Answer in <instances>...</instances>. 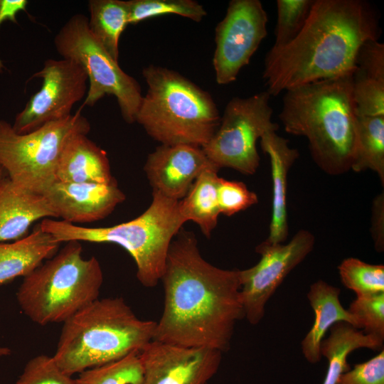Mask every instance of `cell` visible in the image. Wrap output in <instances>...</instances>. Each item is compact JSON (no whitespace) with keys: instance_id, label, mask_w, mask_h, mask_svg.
I'll use <instances>...</instances> for the list:
<instances>
[{"instance_id":"15","label":"cell","mask_w":384,"mask_h":384,"mask_svg":"<svg viewBox=\"0 0 384 384\" xmlns=\"http://www.w3.org/2000/svg\"><path fill=\"white\" fill-rule=\"evenodd\" d=\"M213 166H217L208 158L201 147L161 144L148 155L144 171L153 191L181 201L196 178Z\"/></svg>"},{"instance_id":"4","label":"cell","mask_w":384,"mask_h":384,"mask_svg":"<svg viewBox=\"0 0 384 384\" xmlns=\"http://www.w3.org/2000/svg\"><path fill=\"white\" fill-rule=\"evenodd\" d=\"M156 326L122 297L98 298L63 323L53 357L72 376L140 351L154 340Z\"/></svg>"},{"instance_id":"6","label":"cell","mask_w":384,"mask_h":384,"mask_svg":"<svg viewBox=\"0 0 384 384\" xmlns=\"http://www.w3.org/2000/svg\"><path fill=\"white\" fill-rule=\"evenodd\" d=\"M185 223L179 201L152 191V201L147 209L125 223L91 228L45 218L38 227L59 243L78 241L119 245L133 258L139 282L146 287H154L161 281L170 244Z\"/></svg>"},{"instance_id":"35","label":"cell","mask_w":384,"mask_h":384,"mask_svg":"<svg viewBox=\"0 0 384 384\" xmlns=\"http://www.w3.org/2000/svg\"><path fill=\"white\" fill-rule=\"evenodd\" d=\"M356 70L384 81V44L378 40H368L358 49L356 58Z\"/></svg>"},{"instance_id":"11","label":"cell","mask_w":384,"mask_h":384,"mask_svg":"<svg viewBox=\"0 0 384 384\" xmlns=\"http://www.w3.org/2000/svg\"><path fill=\"white\" fill-rule=\"evenodd\" d=\"M33 78H41L42 85L15 117L12 127L19 134L68 117L73 106L87 92V74L70 59H47Z\"/></svg>"},{"instance_id":"23","label":"cell","mask_w":384,"mask_h":384,"mask_svg":"<svg viewBox=\"0 0 384 384\" xmlns=\"http://www.w3.org/2000/svg\"><path fill=\"white\" fill-rule=\"evenodd\" d=\"M219 169L213 166L203 171L186 196L179 201V210L184 221L195 222L207 238H210L220 214L218 203Z\"/></svg>"},{"instance_id":"30","label":"cell","mask_w":384,"mask_h":384,"mask_svg":"<svg viewBox=\"0 0 384 384\" xmlns=\"http://www.w3.org/2000/svg\"><path fill=\"white\" fill-rule=\"evenodd\" d=\"M352 90L356 116L384 115V81L355 70Z\"/></svg>"},{"instance_id":"22","label":"cell","mask_w":384,"mask_h":384,"mask_svg":"<svg viewBox=\"0 0 384 384\" xmlns=\"http://www.w3.org/2000/svg\"><path fill=\"white\" fill-rule=\"evenodd\" d=\"M329 330V336L322 340L320 347L321 356L328 361L321 384H337L341 375L351 368L347 358L353 351L362 348L383 349V339L366 334L347 322H337Z\"/></svg>"},{"instance_id":"19","label":"cell","mask_w":384,"mask_h":384,"mask_svg":"<svg viewBox=\"0 0 384 384\" xmlns=\"http://www.w3.org/2000/svg\"><path fill=\"white\" fill-rule=\"evenodd\" d=\"M341 289L319 279L311 284L307 299L314 313V321L301 342L305 359L311 364L321 360L320 347L326 332L337 322H347L359 329L355 317L343 308L339 299Z\"/></svg>"},{"instance_id":"24","label":"cell","mask_w":384,"mask_h":384,"mask_svg":"<svg viewBox=\"0 0 384 384\" xmlns=\"http://www.w3.org/2000/svg\"><path fill=\"white\" fill-rule=\"evenodd\" d=\"M88 26L110 56L118 61L119 38L129 25L127 1L90 0Z\"/></svg>"},{"instance_id":"34","label":"cell","mask_w":384,"mask_h":384,"mask_svg":"<svg viewBox=\"0 0 384 384\" xmlns=\"http://www.w3.org/2000/svg\"><path fill=\"white\" fill-rule=\"evenodd\" d=\"M337 384H384V350L344 372Z\"/></svg>"},{"instance_id":"25","label":"cell","mask_w":384,"mask_h":384,"mask_svg":"<svg viewBox=\"0 0 384 384\" xmlns=\"http://www.w3.org/2000/svg\"><path fill=\"white\" fill-rule=\"evenodd\" d=\"M357 142L351 169L371 170L384 184V115L356 116Z\"/></svg>"},{"instance_id":"37","label":"cell","mask_w":384,"mask_h":384,"mask_svg":"<svg viewBox=\"0 0 384 384\" xmlns=\"http://www.w3.org/2000/svg\"><path fill=\"white\" fill-rule=\"evenodd\" d=\"M28 1L27 0H0V26L6 21L16 23V16L21 11H26ZM4 69L3 61L0 58V73Z\"/></svg>"},{"instance_id":"8","label":"cell","mask_w":384,"mask_h":384,"mask_svg":"<svg viewBox=\"0 0 384 384\" xmlns=\"http://www.w3.org/2000/svg\"><path fill=\"white\" fill-rule=\"evenodd\" d=\"M90 130V124L80 110L25 134L0 119V166L16 185L43 195L57 181L58 163L68 140Z\"/></svg>"},{"instance_id":"38","label":"cell","mask_w":384,"mask_h":384,"mask_svg":"<svg viewBox=\"0 0 384 384\" xmlns=\"http://www.w3.org/2000/svg\"><path fill=\"white\" fill-rule=\"evenodd\" d=\"M11 353V351L9 348L0 346V357L7 356Z\"/></svg>"},{"instance_id":"17","label":"cell","mask_w":384,"mask_h":384,"mask_svg":"<svg viewBox=\"0 0 384 384\" xmlns=\"http://www.w3.org/2000/svg\"><path fill=\"white\" fill-rule=\"evenodd\" d=\"M51 218L56 216L43 195L18 186L6 176L0 180V242L22 238L34 222Z\"/></svg>"},{"instance_id":"32","label":"cell","mask_w":384,"mask_h":384,"mask_svg":"<svg viewBox=\"0 0 384 384\" xmlns=\"http://www.w3.org/2000/svg\"><path fill=\"white\" fill-rule=\"evenodd\" d=\"M14 384H77L75 379L64 373L53 356H36L25 365Z\"/></svg>"},{"instance_id":"21","label":"cell","mask_w":384,"mask_h":384,"mask_svg":"<svg viewBox=\"0 0 384 384\" xmlns=\"http://www.w3.org/2000/svg\"><path fill=\"white\" fill-rule=\"evenodd\" d=\"M60 244L38 226L22 238L0 242V286L31 274L57 252Z\"/></svg>"},{"instance_id":"26","label":"cell","mask_w":384,"mask_h":384,"mask_svg":"<svg viewBox=\"0 0 384 384\" xmlns=\"http://www.w3.org/2000/svg\"><path fill=\"white\" fill-rule=\"evenodd\" d=\"M315 0H277V23L274 45L267 52L274 55L289 46L302 32Z\"/></svg>"},{"instance_id":"27","label":"cell","mask_w":384,"mask_h":384,"mask_svg":"<svg viewBox=\"0 0 384 384\" xmlns=\"http://www.w3.org/2000/svg\"><path fill=\"white\" fill-rule=\"evenodd\" d=\"M143 371L139 351L79 373L77 384H141Z\"/></svg>"},{"instance_id":"9","label":"cell","mask_w":384,"mask_h":384,"mask_svg":"<svg viewBox=\"0 0 384 384\" xmlns=\"http://www.w3.org/2000/svg\"><path fill=\"white\" fill-rule=\"evenodd\" d=\"M54 46L63 58L78 63L87 74L88 87L83 105L94 106L105 95H113L123 119L128 124L135 122L143 97L141 87L95 38L85 15L72 16L55 35Z\"/></svg>"},{"instance_id":"10","label":"cell","mask_w":384,"mask_h":384,"mask_svg":"<svg viewBox=\"0 0 384 384\" xmlns=\"http://www.w3.org/2000/svg\"><path fill=\"white\" fill-rule=\"evenodd\" d=\"M271 95L263 91L250 97H235L226 105L218 128L202 147L219 169L228 167L252 175L260 164L257 142L267 132L277 131L272 121Z\"/></svg>"},{"instance_id":"29","label":"cell","mask_w":384,"mask_h":384,"mask_svg":"<svg viewBox=\"0 0 384 384\" xmlns=\"http://www.w3.org/2000/svg\"><path fill=\"white\" fill-rule=\"evenodd\" d=\"M341 281L356 297L384 293V265L366 263L358 258L343 260L338 267Z\"/></svg>"},{"instance_id":"28","label":"cell","mask_w":384,"mask_h":384,"mask_svg":"<svg viewBox=\"0 0 384 384\" xmlns=\"http://www.w3.org/2000/svg\"><path fill=\"white\" fill-rule=\"evenodd\" d=\"M129 24L166 14L178 15L200 22L207 15L203 6L193 0H130Z\"/></svg>"},{"instance_id":"18","label":"cell","mask_w":384,"mask_h":384,"mask_svg":"<svg viewBox=\"0 0 384 384\" xmlns=\"http://www.w3.org/2000/svg\"><path fill=\"white\" fill-rule=\"evenodd\" d=\"M262 151L270 160L272 181V206L270 233L266 242L282 243L288 236L287 187L288 173L299 157V151L289 146V141L270 131L260 138Z\"/></svg>"},{"instance_id":"1","label":"cell","mask_w":384,"mask_h":384,"mask_svg":"<svg viewBox=\"0 0 384 384\" xmlns=\"http://www.w3.org/2000/svg\"><path fill=\"white\" fill-rule=\"evenodd\" d=\"M161 281L164 303L154 340L227 352L237 322L245 318L239 270L206 261L194 233L181 228L170 244Z\"/></svg>"},{"instance_id":"12","label":"cell","mask_w":384,"mask_h":384,"mask_svg":"<svg viewBox=\"0 0 384 384\" xmlns=\"http://www.w3.org/2000/svg\"><path fill=\"white\" fill-rule=\"evenodd\" d=\"M314 235L299 230L287 244H271L265 240L255 251L260 255L254 266L239 270L240 296L245 318L252 325L263 319L265 306L286 277L313 250Z\"/></svg>"},{"instance_id":"31","label":"cell","mask_w":384,"mask_h":384,"mask_svg":"<svg viewBox=\"0 0 384 384\" xmlns=\"http://www.w3.org/2000/svg\"><path fill=\"white\" fill-rule=\"evenodd\" d=\"M348 311L356 319L359 329L384 340V293L356 297Z\"/></svg>"},{"instance_id":"7","label":"cell","mask_w":384,"mask_h":384,"mask_svg":"<svg viewBox=\"0 0 384 384\" xmlns=\"http://www.w3.org/2000/svg\"><path fill=\"white\" fill-rule=\"evenodd\" d=\"M65 243L23 277L16 292L23 313L41 326L63 323L99 298L103 282L100 262L83 257L80 242Z\"/></svg>"},{"instance_id":"16","label":"cell","mask_w":384,"mask_h":384,"mask_svg":"<svg viewBox=\"0 0 384 384\" xmlns=\"http://www.w3.org/2000/svg\"><path fill=\"white\" fill-rule=\"evenodd\" d=\"M56 218L74 224L106 218L125 200L117 183H74L56 181L43 194Z\"/></svg>"},{"instance_id":"36","label":"cell","mask_w":384,"mask_h":384,"mask_svg":"<svg viewBox=\"0 0 384 384\" xmlns=\"http://www.w3.org/2000/svg\"><path fill=\"white\" fill-rule=\"evenodd\" d=\"M371 235L378 252L384 250V196H377L373 202L371 216Z\"/></svg>"},{"instance_id":"5","label":"cell","mask_w":384,"mask_h":384,"mask_svg":"<svg viewBox=\"0 0 384 384\" xmlns=\"http://www.w3.org/2000/svg\"><path fill=\"white\" fill-rule=\"evenodd\" d=\"M142 75L148 90L135 122L161 144L204 146L221 119L210 93L164 67L150 65L143 69Z\"/></svg>"},{"instance_id":"3","label":"cell","mask_w":384,"mask_h":384,"mask_svg":"<svg viewBox=\"0 0 384 384\" xmlns=\"http://www.w3.org/2000/svg\"><path fill=\"white\" fill-rule=\"evenodd\" d=\"M352 75L289 89L282 98L279 119L284 130L305 137L314 162L329 175L351 170L355 157L357 127Z\"/></svg>"},{"instance_id":"39","label":"cell","mask_w":384,"mask_h":384,"mask_svg":"<svg viewBox=\"0 0 384 384\" xmlns=\"http://www.w3.org/2000/svg\"><path fill=\"white\" fill-rule=\"evenodd\" d=\"M6 176L4 170L3 168L0 166V180H1L4 177Z\"/></svg>"},{"instance_id":"14","label":"cell","mask_w":384,"mask_h":384,"mask_svg":"<svg viewBox=\"0 0 384 384\" xmlns=\"http://www.w3.org/2000/svg\"><path fill=\"white\" fill-rule=\"evenodd\" d=\"M222 354L152 340L139 351L141 384H208L220 368Z\"/></svg>"},{"instance_id":"33","label":"cell","mask_w":384,"mask_h":384,"mask_svg":"<svg viewBox=\"0 0 384 384\" xmlns=\"http://www.w3.org/2000/svg\"><path fill=\"white\" fill-rule=\"evenodd\" d=\"M257 202V194L250 191L242 182L228 181L219 177L218 203L220 213L230 216Z\"/></svg>"},{"instance_id":"20","label":"cell","mask_w":384,"mask_h":384,"mask_svg":"<svg viewBox=\"0 0 384 384\" xmlns=\"http://www.w3.org/2000/svg\"><path fill=\"white\" fill-rule=\"evenodd\" d=\"M55 175L57 181L63 182H117L112 175L106 151L82 133L73 135L66 142Z\"/></svg>"},{"instance_id":"13","label":"cell","mask_w":384,"mask_h":384,"mask_svg":"<svg viewBox=\"0 0 384 384\" xmlns=\"http://www.w3.org/2000/svg\"><path fill=\"white\" fill-rule=\"evenodd\" d=\"M268 16L259 0H231L215 28L213 65L219 85L234 82L267 34Z\"/></svg>"},{"instance_id":"2","label":"cell","mask_w":384,"mask_h":384,"mask_svg":"<svg viewBox=\"0 0 384 384\" xmlns=\"http://www.w3.org/2000/svg\"><path fill=\"white\" fill-rule=\"evenodd\" d=\"M378 17L363 0H315L299 35L286 48L266 55L262 78L277 96L311 82L352 75L361 46L378 40Z\"/></svg>"}]
</instances>
